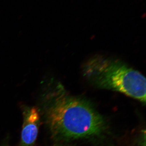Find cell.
Returning a JSON list of instances; mask_svg holds the SVG:
<instances>
[{
	"label": "cell",
	"mask_w": 146,
	"mask_h": 146,
	"mask_svg": "<svg viewBox=\"0 0 146 146\" xmlns=\"http://www.w3.org/2000/svg\"><path fill=\"white\" fill-rule=\"evenodd\" d=\"M82 72L94 87L120 92L145 104V77L123 61L96 55L84 63Z\"/></svg>",
	"instance_id": "cell-2"
},
{
	"label": "cell",
	"mask_w": 146,
	"mask_h": 146,
	"mask_svg": "<svg viewBox=\"0 0 146 146\" xmlns=\"http://www.w3.org/2000/svg\"><path fill=\"white\" fill-rule=\"evenodd\" d=\"M39 110L57 142L95 138L106 128L103 117L90 102L69 94L60 84L43 97Z\"/></svg>",
	"instance_id": "cell-1"
},
{
	"label": "cell",
	"mask_w": 146,
	"mask_h": 146,
	"mask_svg": "<svg viewBox=\"0 0 146 146\" xmlns=\"http://www.w3.org/2000/svg\"></svg>",
	"instance_id": "cell-5"
},
{
	"label": "cell",
	"mask_w": 146,
	"mask_h": 146,
	"mask_svg": "<svg viewBox=\"0 0 146 146\" xmlns=\"http://www.w3.org/2000/svg\"><path fill=\"white\" fill-rule=\"evenodd\" d=\"M23 122L20 146H34L37 136L41 115L35 107L25 106L23 108Z\"/></svg>",
	"instance_id": "cell-3"
},
{
	"label": "cell",
	"mask_w": 146,
	"mask_h": 146,
	"mask_svg": "<svg viewBox=\"0 0 146 146\" xmlns=\"http://www.w3.org/2000/svg\"><path fill=\"white\" fill-rule=\"evenodd\" d=\"M55 146H70L66 145H61V144H59V145H56Z\"/></svg>",
	"instance_id": "cell-4"
}]
</instances>
